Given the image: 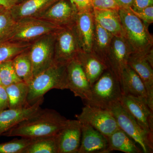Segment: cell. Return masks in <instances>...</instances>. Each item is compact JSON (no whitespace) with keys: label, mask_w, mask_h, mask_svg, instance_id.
Instances as JSON below:
<instances>
[{"label":"cell","mask_w":153,"mask_h":153,"mask_svg":"<svg viewBox=\"0 0 153 153\" xmlns=\"http://www.w3.org/2000/svg\"><path fill=\"white\" fill-rule=\"evenodd\" d=\"M68 119L55 110L41 108L27 118L17 124L2 135L36 138L55 135Z\"/></svg>","instance_id":"cell-1"},{"label":"cell","mask_w":153,"mask_h":153,"mask_svg":"<svg viewBox=\"0 0 153 153\" xmlns=\"http://www.w3.org/2000/svg\"><path fill=\"white\" fill-rule=\"evenodd\" d=\"M121 21L123 36L129 45L132 53L146 54L153 49V38L147 24L128 9L118 11Z\"/></svg>","instance_id":"cell-2"},{"label":"cell","mask_w":153,"mask_h":153,"mask_svg":"<svg viewBox=\"0 0 153 153\" xmlns=\"http://www.w3.org/2000/svg\"><path fill=\"white\" fill-rule=\"evenodd\" d=\"M66 64L55 63L49 68L34 76L28 84L27 101L32 105L49 91L53 89H67Z\"/></svg>","instance_id":"cell-3"},{"label":"cell","mask_w":153,"mask_h":153,"mask_svg":"<svg viewBox=\"0 0 153 153\" xmlns=\"http://www.w3.org/2000/svg\"><path fill=\"white\" fill-rule=\"evenodd\" d=\"M120 82L109 69H107L91 85V97L85 105L108 109L120 101L122 95Z\"/></svg>","instance_id":"cell-4"},{"label":"cell","mask_w":153,"mask_h":153,"mask_svg":"<svg viewBox=\"0 0 153 153\" xmlns=\"http://www.w3.org/2000/svg\"><path fill=\"white\" fill-rule=\"evenodd\" d=\"M108 110L114 117L119 127L140 145L143 153H153V134L145 130L119 101L112 104Z\"/></svg>","instance_id":"cell-5"},{"label":"cell","mask_w":153,"mask_h":153,"mask_svg":"<svg viewBox=\"0 0 153 153\" xmlns=\"http://www.w3.org/2000/svg\"><path fill=\"white\" fill-rule=\"evenodd\" d=\"M60 27L38 18L17 20L6 41L32 44L39 38L55 32Z\"/></svg>","instance_id":"cell-6"},{"label":"cell","mask_w":153,"mask_h":153,"mask_svg":"<svg viewBox=\"0 0 153 153\" xmlns=\"http://www.w3.org/2000/svg\"><path fill=\"white\" fill-rule=\"evenodd\" d=\"M55 32L39 38L32 43L28 49L33 77L55 63Z\"/></svg>","instance_id":"cell-7"},{"label":"cell","mask_w":153,"mask_h":153,"mask_svg":"<svg viewBox=\"0 0 153 153\" xmlns=\"http://www.w3.org/2000/svg\"><path fill=\"white\" fill-rule=\"evenodd\" d=\"M74 25L60 27L55 31V63L66 64L82 51Z\"/></svg>","instance_id":"cell-8"},{"label":"cell","mask_w":153,"mask_h":153,"mask_svg":"<svg viewBox=\"0 0 153 153\" xmlns=\"http://www.w3.org/2000/svg\"><path fill=\"white\" fill-rule=\"evenodd\" d=\"M75 116L82 124L91 126L106 137L119 128L114 117L108 109L85 105L81 113Z\"/></svg>","instance_id":"cell-9"},{"label":"cell","mask_w":153,"mask_h":153,"mask_svg":"<svg viewBox=\"0 0 153 153\" xmlns=\"http://www.w3.org/2000/svg\"><path fill=\"white\" fill-rule=\"evenodd\" d=\"M66 81L67 89L75 97H80L84 103L90 100L91 86L76 58L66 64Z\"/></svg>","instance_id":"cell-10"},{"label":"cell","mask_w":153,"mask_h":153,"mask_svg":"<svg viewBox=\"0 0 153 153\" xmlns=\"http://www.w3.org/2000/svg\"><path fill=\"white\" fill-rule=\"evenodd\" d=\"M132 53L123 36H113L107 56L106 65L120 81L123 69L128 65L129 57Z\"/></svg>","instance_id":"cell-11"},{"label":"cell","mask_w":153,"mask_h":153,"mask_svg":"<svg viewBox=\"0 0 153 153\" xmlns=\"http://www.w3.org/2000/svg\"><path fill=\"white\" fill-rule=\"evenodd\" d=\"M78 12L70 0H58L38 19L62 27L74 25Z\"/></svg>","instance_id":"cell-12"},{"label":"cell","mask_w":153,"mask_h":153,"mask_svg":"<svg viewBox=\"0 0 153 153\" xmlns=\"http://www.w3.org/2000/svg\"><path fill=\"white\" fill-rule=\"evenodd\" d=\"M119 102L145 130L153 134V111L146 102L142 99L123 94Z\"/></svg>","instance_id":"cell-13"},{"label":"cell","mask_w":153,"mask_h":153,"mask_svg":"<svg viewBox=\"0 0 153 153\" xmlns=\"http://www.w3.org/2000/svg\"><path fill=\"white\" fill-rule=\"evenodd\" d=\"M82 127V124L77 120H67L57 134L58 153H78Z\"/></svg>","instance_id":"cell-14"},{"label":"cell","mask_w":153,"mask_h":153,"mask_svg":"<svg viewBox=\"0 0 153 153\" xmlns=\"http://www.w3.org/2000/svg\"><path fill=\"white\" fill-rule=\"evenodd\" d=\"M146 54L131 53L128 65L136 72L144 84L147 93L148 105L153 111V66L146 58Z\"/></svg>","instance_id":"cell-15"},{"label":"cell","mask_w":153,"mask_h":153,"mask_svg":"<svg viewBox=\"0 0 153 153\" xmlns=\"http://www.w3.org/2000/svg\"><path fill=\"white\" fill-rule=\"evenodd\" d=\"M74 25L81 50L91 53L95 29L93 12H78Z\"/></svg>","instance_id":"cell-16"},{"label":"cell","mask_w":153,"mask_h":153,"mask_svg":"<svg viewBox=\"0 0 153 153\" xmlns=\"http://www.w3.org/2000/svg\"><path fill=\"white\" fill-rule=\"evenodd\" d=\"M108 153L107 137L91 126L82 124V136L78 153Z\"/></svg>","instance_id":"cell-17"},{"label":"cell","mask_w":153,"mask_h":153,"mask_svg":"<svg viewBox=\"0 0 153 153\" xmlns=\"http://www.w3.org/2000/svg\"><path fill=\"white\" fill-rule=\"evenodd\" d=\"M44 98L34 104L20 108H7L0 112V136L22 121L27 118L40 108Z\"/></svg>","instance_id":"cell-18"},{"label":"cell","mask_w":153,"mask_h":153,"mask_svg":"<svg viewBox=\"0 0 153 153\" xmlns=\"http://www.w3.org/2000/svg\"><path fill=\"white\" fill-rule=\"evenodd\" d=\"M58 0H26L10 9L12 16L16 21L27 18H38Z\"/></svg>","instance_id":"cell-19"},{"label":"cell","mask_w":153,"mask_h":153,"mask_svg":"<svg viewBox=\"0 0 153 153\" xmlns=\"http://www.w3.org/2000/svg\"><path fill=\"white\" fill-rule=\"evenodd\" d=\"M120 84L123 95L142 99L147 103V93L144 84L136 72L128 65L122 73Z\"/></svg>","instance_id":"cell-20"},{"label":"cell","mask_w":153,"mask_h":153,"mask_svg":"<svg viewBox=\"0 0 153 153\" xmlns=\"http://www.w3.org/2000/svg\"><path fill=\"white\" fill-rule=\"evenodd\" d=\"M119 10L93 9L95 22L114 36H123V29Z\"/></svg>","instance_id":"cell-21"},{"label":"cell","mask_w":153,"mask_h":153,"mask_svg":"<svg viewBox=\"0 0 153 153\" xmlns=\"http://www.w3.org/2000/svg\"><path fill=\"white\" fill-rule=\"evenodd\" d=\"M76 58L81 64L91 86L108 69L105 63L91 52L81 51Z\"/></svg>","instance_id":"cell-22"},{"label":"cell","mask_w":153,"mask_h":153,"mask_svg":"<svg viewBox=\"0 0 153 153\" xmlns=\"http://www.w3.org/2000/svg\"><path fill=\"white\" fill-rule=\"evenodd\" d=\"M107 138L109 153L113 151L126 153H143L142 150L137 146V143L120 128Z\"/></svg>","instance_id":"cell-23"},{"label":"cell","mask_w":153,"mask_h":153,"mask_svg":"<svg viewBox=\"0 0 153 153\" xmlns=\"http://www.w3.org/2000/svg\"><path fill=\"white\" fill-rule=\"evenodd\" d=\"M113 36L100 27L95 21V29L91 53L103 61L105 65L107 56Z\"/></svg>","instance_id":"cell-24"},{"label":"cell","mask_w":153,"mask_h":153,"mask_svg":"<svg viewBox=\"0 0 153 153\" xmlns=\"http://www.w3.org/2000/svg\"><path fill=\"white\" fill-rule=\"evenodd\" d=\"M9 100L8 108H20L30 106L27 101L29 87L27 83L21 82L5 87Z\"/></svg>","instance_id":"cell-25"},{"label":"cell","mask_w":153,"mask_h":153,"mask_svg":"<svg viewBox=\"0 0 153 153\" xmlns=\"http://www.w3.org/2000/svg\"><path fill=\"white\" fill-rule=\"evenodd\" d=\"M23 153H58L57 134L33 138Z\"/></svg>","instance_id":"cell-26"},{"label":"cell","mask_w":153,"mask_h":153,"mask_svg":"<svg viewBox=\"0 0 153 153\" xmlns=\"http://www.w3.org/2000/svg\"><path fill=\"white\" fill-rule=\"evenodd\" d=\"M28 50L17 55L12 62L15 72L19 79L28 84L33 79V75Z\"/></svg>","instance_id":"cell-27"},{"label":"cell","mask_w":153,"mask_h":153,"mask_svg":"<svg viewBox=\"0 0 153 153\" xmlns=\"http://www.w3.org/2000/svg\"><path fill=\"white\" fill-rule=\"evenodd\" d=\"M31 44L5 41L0 43V64L13 60L17 55L29 49Z\"/></svg>","instance_id":"cell-28"},{"label":"cell","mask_w":153,"mask_h":153,"mask_svg":"<svg viewBox=\"0 0 153 153\" xmlns=\"http://www.w3.org/2000/svg\"><path fill=\"white\" fill-rule=\"evenodd\" d=\"M33 138L22 137L0 143V153H23L33 141Z\"/></svg>","instance_id":"cell-29"},{"label":"cell","mask_w":153,"mask_h":153,"mask_svg":"<svg viewBox=\"0 0 153 153\" xmlns=\"http://www.w3.org/2000/svg\"><path fill=\"white\" fill-rule=\"evenodd\" d=\"M16 22L10 9L5 8L0 12V43L5 42Z\"/></svg>","instance_id":"cell-30"},{"label":"cell","mask_w":153,"mask_h":153,"mask_svg":"<svg viewBox=\"0 0 153 153\" xmlns=\"http://www.w3.org/2000/svg\"><path fill=\"white\" fill-rule=\"evenodd\" d=\"M0 79L1 85L5 87L22 81L15 72L12 60L0 64Z\"/></svg>","instance_id":"cell-31"},{"label":"cell","mask_w":153,"mask_h":153,"mask_svg":"<svg viewBox=\"0 0 153 153\" xmlns=\"http://www.w3.org/2000/svg\"><path fill=\"white\" fill-rule=\"evenodd\" d=\"M129 9L136 16L147 25L153 23V5L139 10H134L131 8Z\"/></svg>","instance_id":"cell-32"},{"label":"cell","mask_w":153,"mask_h":153,"mask_svg":"<svg viewBox=\"0 0 153 153\" xmlns=\"http://www.w3.org/2000/svg\"><path fill=\"white\" fill-rule=\"evenodd\" d=\"M91 2L93 9L117 10L120 9L114 0H91Z\"/></svg>","instance_id":"cell-33"},{"label":"cell","mask_w":153,"mask_h":153,"mask_svg":"<svg viewBox=\"0 0 153 153\" xmlns=\"http://www.w3.org/2000/svg\"><path fill=\"white\" fill-rule=\"evenodd\" d=\"M76 6L78 12H93L91 0H70Z\"/></svg>","instance_id":"cell-34"},{"label":"cell","mask_w":153,"mask_h":153,"mask_svg":"<svg viewBox=\"0 0 153 153\" xmlns=\"http://www.w3.org/2000/svg\"><path fill=\"white\" fill-rule=\"evenodd\" d=\"M9 108V100L6 88L0 85V112Z\"/></svg>","instance_id":"cell-35"},{"label":"cell","mask_w":153,"mask_h":153,"mask_svg":"<svg viewBox=\"0 0 153 153\" xmlns=\"http://www.w3.org/2000/svg\"><path fill=\"white\" fill-rule=\"evenodd\" d=\"M153 5V0H133L131 8L134 10H139Z\"/></svg>","instance_id":"cell-36"},{"label":"cell","mask_w":153,"mask_h":153,"mask_svg":"<svg viewBox=\"0 0 153 153\" xmlns=\"http://www.w3.org/2000/svg\"><path fill=\"white\" fill-rule=\"evenodd\" d=\"M120 8L128 9L131 7L133 0H114Z\"/></svg>","instance_id":"cell-37"},{"label":"cell","mask_w":153,"mask_h":153,"mask_svg":"<svg viewBox=\"0 0 153 153\" xmlns=\"http://www.w3.org/2000/svg\"><path fill=\"white\" fill-rule=\"evenodd\" d=\"M16 4L15 0H0V5L7 9H10Z\"/></svg>","instance_id":"cell-38"},{"label":"cell","mask_w":153,"mask_h":153,"mask_svg":"<svg viewBox=\"0 0 153 153\" xmlns=\"http://www.w3.org/2000/svg\"><path fill=\"white\" fill-rule=\"evenodd\" d=\"M26 1V0H15V1H16V4L22 2L24 1Z\"/></svg>","instance_id":"cell-39"},{"label":"cell","mask_w":153,"mask_h":153,"mask_svg":"<svg viewBox=\"0 0 153 153\" xmlns=\"http://www.w3.org/2000/svg\"><path fill=\"white\" fill-rule=\"evenodd\" d=\"M6 8H5L4 7H3V6L1 5H0V12H1L4 9H5Z\"/></svg>","instance_id":"cell-40"},{"label":"cell","mask_w":153,"mask_h":153,"mask_svg":"<svg viewBox=\"0 0 153 153\" xmlns=\"http://www.w3.org/2000/svg\"><path fill=\"white\" fill-rule=\"evenodd\" d=\"M1 85V79H0V85Z\"/></svg>","instance_id":"cell-41"}]
</instances>
